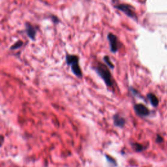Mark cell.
Listing matches in <instances>:
<instances>
[{
  "label": "cell",
  "mask_w": 167,
  "mask_h": 167,
  "mask_svg": "<svg viewBox=\"0 0 167 167\" xmlns=\"http://www.w3.org/2000/svg\"><path fill=\"white\" fill-rule=\"evenodd\" d=\"M79 58L77 55L67 54L66 55V62L68 65L70 66L72 72L75 74L77 77L82 78V73L81 69L79 64Z\"/></svg>",
  "instance_id": "6da1fadb"
},
{
  "label": "cell",
  "mask_w": 167,
  "mask_h": 167,
  "mask_svg": "<svg viewBox=\"0 0 167 167\" xmlns=\"http://www.w3.org/2000/svg\"><path fill=\"white\" fill-rule=\"evenodd\" d=\"M96 71L98 73V75L101 76L103 80L105 81V82L109 87H111L113 84V80L112 75L110 72V70L107 68V67L103 64H99L96 67Z\"/></svg>",
  "instance_id": "7a4b0ae2"
},
{
  "label": "cell",
  "mask_w": 167,
  "mask_h": 167,
  "mask_svg": "<svg viewBox=\"0 0 167 167\" xmlns=\"http://www.w3.org/2000/svg\"><path fill=\"white\" fill-rule=\"evenodd\" d=\"M107 38H108L109 41L111 52L113 53H116L120 48L121 44L120 41H119L118 38L116 35H114L113 33H109Z\"/></svg>",
  "instance_id": "3957f363"
},
{
  "label": "cell",
  "mask_w": 167,
  "mask_h": 167,
  "mask_svg": "<svg viewBox=\"0 0 167 167\" xmlns=\"http://www.w3.org/2000/svg\"><path fill=\"white\" fill-rule=\"evenodd\" d=\"M117 8L120 10L122 12H124L126 15L131 17L132 18H136V14L135 13V10L134 7L131 6L130 5L127 4H120L118 5Z\"/></svg>",
  "instance_id": "277c9868"
},
{
  "label": "cell",
  "mask_w": 167,
  "mask_h": 167,
  "mask_svg": "<svg viewBox=\"0 0 167 167\" xmlns=\"http://www.w3.org/2000/svg\"><path fill=\"white\" fill-rule=\"evenodd\" d=\"M134 109L136 113L141 117L148 116L150 114L149 109L142 104H137V105H135Z\"/></svg>",
  "instance_id": "5b68a950"
},
{
  "label": "cell",
  "mask_w": 167,
  "mask_h": 167,
  "mask_svg": "<svg viewBox=\"0 0 167 167\" xmlns=\"http://www.w3.org/2000/svg\"><path fill=\"white\" fill-rule=\"evenodd\" d=\"M25 28H26V33L29 37L32 40H35L37 33L35 28L28 22L25 24Z\"/></svg>",
  "instance_id": "8992f818"
},
{
  "label": "cell",
  "mask_w": 167,
  "mask_h": 167,
  "mask_svg": "<svg viewBox=\"0 0 167 167\" xmlns=\"http://www.w3.org/2000/svg\"><path fill=\"white\" fill-rule=\"evenodd\" d=\"M113 120H114V125L117 126V127H119L120 128L124 127V125L125 124V120L123 117L120 116V115L118 114L114 115L113 116Z\"/></svg>",
  "instance_id": "52a82bcc"
},
{
  "label": "cell",
  "mask_w": 167,
  "mask_h": 167,
  "mask_svg": "<svg viewBox=\"0 0 167 167\" xmlns=\"http://www.w3.org/2000/svg\"><path fill=\"white\" fill-rule=\"evenodd\" d=\"M148 97L149 99L150 103L155 107H157L159 105V99L156 97V95L154 94H149L148 95Z\"/></svg>",
  "instance_id": "ba28073f"
},
{
  "label": "cell",
  "mask_w": 167,
  "mask_h": 167,
  "mask_svg": "<svg viewBox=\"0 0 167 167\" xmlns=\"http://www.w3.org/2000/svg\"><path fill=\"white\" fill-rule=\"evenodd\" d=\"M23 45V42L22 40H18V42H16V43H14L13 45L10 47L11 50H16L18 49H20V47L22 46Z\"/></svg>",
  "instance_id": "9c48e42d"
},
{
  "label": "cell",
  "mask_w": 167,
  "mask_h": 167,
  "mask_svg": "<svg viewBox=\"0 0 167 167\" xmlns=\"http://www.w3.org/2000/svg\"><path fill=\"white\" fill-rule=\"evenodd\" d=\"M104 61H105V63L106 64L107 66L109 67L111 69H113L114 67V66L113 65V64L112 63V61H110V59L109 58V56H105V58H104Z\"/></svg>",
  "instance_id": "30bf717a"
},
{
  "label": "cell",
  "mask_w": 167,
  "mask_h": 167,
  "mask_svg": "<svg viewBox=\"0 0 167 167\" xmlns=\"http://www.w3.org/2000/svg\"><path fill=\"white\" fill-rule=\"evenodd\" d=\"M133 148H134V149L137 151H141L144 150L143 146L141 145V144H137V143L133 144Z\"/></svg>",
  "instance_id": "8fae6325"
},
{
  "label": "cell",
  "mask_w": 167,
  "mask_h": 167,
  "mask_svg": "<svg viewBox=\"0 0 167 167\" xmlns=\"http://www.w3.org/2000/svg\"><path fill=\"white\" fill-rule=\"evenodd\" d=\"M163 141V138L161 136H157V142H158V143H161V142H162Z\"/></svg>",
  "instance_id": "7c38bea8"
},
{
  "label": "cell",
  "mask_w": 167,
  "mask_h": 167,
  "mask_svg": "<svg viewBox=\"0 0 167 167\" xmlns=\"http://www.w3.org/2000/svg\"><path fill=\"white\" fill-rule=\"evenodd\" d=\"M1 136L0 135V137H1ZM3 140H4V139H3V137H2L1 139H0V147L1 146V144H2V142H3Z\"/></svg>",
  "instance_id": "4fadbf2b"
}]
</instances>
